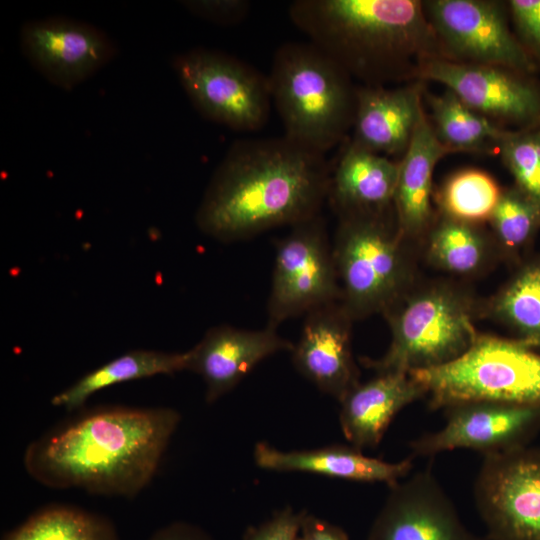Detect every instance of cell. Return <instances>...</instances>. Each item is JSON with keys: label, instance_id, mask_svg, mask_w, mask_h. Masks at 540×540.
Instances as JSON below:
<instances>
[{"label": "cell", "instance_id": "6da1fadb", "mask_svg": "<svg viewBox=\"0 0 540 540\" xmlns=\"http://www.w3.org/2000/svg\"><path fill=\"white\" fill-rule=\"evenodd\" d=\"M180 419L168 407L83 410L29 443L23 464L49 488L132 498L156 474Z\"/></svg>", "mask_w": 540, "mask_h": 540}, {"label": "cell", "instance_id": "7a4b0ae2", "mask_svg": "<svg viewBox=\"0 0 540 540\" xmlns=\"http://www.w3.org/2000/svg\"><path fill=\"white\" fill-rule=\"evenodd\" d=\"M330 173L325 155L285 136L237 140L212 175L196 224L226 243L291 227L320 214Z\"/></svg>", "mask_w": 540, "mask_h": 540}, {"label": "cell", "instance_id": "3957f363", "mask_svg": "<svg viewBox=\"0 0 540 540\" xmlns=\"http://www.w3.org/2000/svg\"><path fill=\"white\" fill-rule=\"evenodd\" d=\"M292 23L361 85L413 80L418 66L443 58L419 0H296Z\"/></svg>", "mask_w": 540, "mask_h": 540}, {"label": "cell", "instance_id": "277c9868", "mask_svg": "<svg viewBox=\"0 0 540 540\" xmlns=\"http://www.w3.org/2000/svg\"><path fill=\"white\" fill-rule=\"evenodd\" d=\"M267 76L286 138L323 155L346 138L357 85L319 48L309 41L282 44Z\"/></svg>", "mask_w": 540, "mask_h": 540}, {"label": "cell", "instance_id": "5b68a950", "mask_svg": "<svg viewBox=\"0 0 540 540\" xmlns=\"http://www.w3.org/2000/svg\"><path fill=\"white\" fill-rule=\"evenodd\" d=\"M481 301L450 281L416 283L384 313L391 342L379 359L362 358L377 373L433 368L464 354L478 332Z\"/></svg>", "mask_w": 540, "mask_h": 540}, {"label": "cell", "instance_id": "8992f818", "mask_svg": "<svg viewBox=\"0 0 540 540\" xmlns=\"http://www.w3.org/2000/svg\"><path fill=\"white\" fill-rule=\"evenodd\" d=\"M338 218L332 249L340 304L353 321L384 314L417 283L413 246L399 235L394 211Z\"/></svg>", "mask_w": 540, "mask_h": 540}, {"label": "cell", "instance_id": "52a82bcc", "mask_svg": "<svg viewBox=\"0 0 540 540\" xmlns=\"http://www.w3.org/2000/svg\"><path fill=\"white\" fill-rule=\"evenodd\" d=\"M409 375L426 390L430 409L469 401L540 408V352L513 338L478 332L454 361Z\"/></svg>", "mask_w": 540, "mask_h": 540}, {"label": "cell", "instance_id": "ba28073f", "mask_svg": "<svg viewBox=\"0 0 540 540\" xmlns=\"http://www.w3.org/2000/svg\"><path fill=\"white\" fill-rule=\"evenodd\" d=\"M173 68L195 109L236 131L262 128L272 99L268 76L224 52L194 48L177 55Z\"/></svg>", "mask_w": 540, "mask_h": 540}, {"label": "cell", "instance_id": "9c48e42d", "mask_svg": "<svg viewBox=\"0 0 540 540\" xmlns=\"http://www.w3.org/2000/svg\"><path fill=\"white\" fill-rule=\"evenodd\" d=\"M332 245L321 214L291 226L275 242V259L267 304V325L340 302Z\"/></svg>", "mask_w": 540, "mask_h": 540}, {"label": "cell", "instance_id": "30bf717a", "mask_svg": "<svg viewBox=\"0 0 540 540\" xmlns=\"http://www.w3.org/2000/svg\"><path fill=\"white\" fill-rule=\"evenodd\" d=\"M423 7L442 59L502 66L529 75L540 70L511 29L506 1L427 0Z\"/></svg>", "mask_w": 540, "mask_h": 540}, {"label": "cell", "instance_id": "8fae6325", "mask_svg": "<svg viewBox=\"0 0 540 540\" xmlns=\"http://www.w3.org/2000/svg\"><path fill=\"white\" fill-rule=\"evenodd\" d=\"M474 497L489 540H540V447L484 455Z\"/></svg>", "mask_w": 540, "mask_h": 540}, {"label": "cell", "instance_id": "7c38bea8", "mask_svg": "<svg viewBox=\"0 0 540 540\" xmlns=\"http://www.w3.org/2000/svg\"><path fill=\"white\" fill-rule=\"evenodd\" d=\"M413 79L443 84L469 108L502 128L540 126V80L535 75L431 58L418 66Z\"/></svg>", "mask_w": 540, "mask_h": 540}, {"label": "cell", "instance_id": "4fadbf2b", "mask_svg": "<svg viewBox=\"0 0 540 540\" xmlns=\"http://www.w3.org/2000/svg\"><path fill=\"white\" fill-rule=\"evenodd\" d=\"M440 430L410 443L411 456H434L458 448L484 455L528 444L540 430V408L494 401H469L445 408Z\"/></svg>", "mask_w": 540, "mask_h": 540}, {"label": "cell", "instance_id": "5bb4252c", "mask_svg": "<svg viewBox=\"0 0 540 540\" xmlns=\"http://www.w3.org/2000/svg\"><path fill=\"white\" fill-rule=\"evenodd\" d=\"M21 48L32 66L50 83L71 90L109 63L115 43L86 22L50 17L25 23Z\"/></svg>", "mask_w": 540, "mask_h": 540}, {"label": "cell", "instance_id": "9a60e30c", "mask_svg": "<svg viewBox=\"0 0 540 540\" xmlns=\"http://www.w3.org/2000/svg\"><path fill=\"white\" fill-rule=\"evenodd\" d=\"M367 540H481L462 522L430 468L390 487Z\"/></svg>", "mask_w": 540, "mask_h": 540}, {"label": "cell", "instance_id": "2e32d148", "mask_svg": "<svg viewBox=\"0 0 540 540\" xmlns=\"http://www.w3.org/2000/svg\"><path fill=\"white\" fill-rule=\"evenodd\" d=\"M352 322L340 302L316 308L306 314L291 350L299 374L338 401L360 383L352 354Z\"/></svg>", "mask_w": 540, "mask_h": 540}, {"label": "cell", "instance_id": "e0dca14e", "mask_svg": "<svg viewBox=\"0 0 540 540\" xmlns=\"http://www.w3.org/2000/svg\"><path fill=\"white\" fill-rule=\"evenodd\" d=\"M293 345L269 325L258 330L218 325L208 329L187 351L186 370L202 377L205 400L213 403L234 389L260 362L282 351L291 352Z\"/></svg>", "mask_w": 540, "mask_h": 540}, {"label": "cell", "instance_id": "ac0fdd59", "mask_svg": "<svg viewBox=\"0 0 540 540\" xmlns=\"http://www.w3.org/2000/svg\"><path fill=\"white\" fill-rule=\"evenodd\" d=\"M423 94L421 81L395 88L358 85L351 141L389 158H402L424 112Z\"/></svg>", "mask_w": 540, "mask_h": 540}, {"label": "cell", "instance_id": "d6986e66", "mask_svg": "<svg viewBox=\"0 0 540 540\" xmlns=\"http://www.w3.org/2000/svg\"><path fill=\"white\" fill-rule=\"evenodd\" d=\"M450 153L436 137L424 111L405 154L399 159L394 196L397 231L412 246L421 244L435 219L431 201L433 173L439 160Z\"/></svg>", "mask_w": 540, "mask_h": 540}, {"label": "cell", "instance_id": "ffe728a7", "mask_svg": "<svg viewBox=\"0 0 540 540\" xmlns=\"http://www.w3.org/2000/svg\"><path fill=\"white\" fill-rule=\"evenodd\" d=\"M425 397L426 390L409 373H377L339 401L342 433L360 450L376 448L396 414Z\"/></svg>", "mask_w": 540, "mask_h": 540}, {"label": "cell", "instance_id": "44dd1931", "mask_svg": "<svg viewBox=\"0 0 540 540\" xmlns=\"http://www.w3.org/2000/svg\"><path fill=\"white\" fill-rule=\"evenodd\" d=\"M253 459L259 468L268 471L312 473L349 481L385 483L389 487L400 482L413 468V456L387 462L368 457L352 445L340 444L282 451L266 442H258Z\"/></svg>", "mask_w": 540, "mask_h": 540}, {"label": "cell", "instance_id": "7402d4cb", "mask_svg": "<svg viewBox=\"0 0 540 540\" xmlns=\"http://www.w3.org/2000/svg\"><path fill=\"white\" fill-rule=\"evenodd\" d=\"M398 174L399 160L350 140L331 170L327 200L338 217L394 211Z\"/></svg>", "mask_w": 540, "mask_h": 540}, {"label": "cell", "instance_id": "603a6c76", "mask_svg": "<svg viewBox=\"0 0 540 540\" xmlns=\"http://www.w3.org/2000/svg\"><path fill=\"white\" fill-rule=\"evenodd\" d=\"M420 245L430 266L461 277L479 275L501 260L491 233L482 225L439 213Z\"/></svg>", "mask_w": 540, "mask_h": 540}, {"label": "cell", "instance_id": "cb8c5ba5", "mask_svg": "<svg viewBox=\"0 0 540 540\" xmlns=\"http://www.w3.org/2000/svg\"><path fill=\"white\" fill-rule=\"evenodd\" d=\"M480 317L500 323L511 338L540 352V252L524 260L495 294L481 301Z\"/></svg>", "mask_w": 540, "mask_h": 540}, {"label": "cell", "instance_id": "d4e9b609", "mask_svg": "<svg viewBox=\"0 0 540 540\" xmlns=\"http://www.w3.org/2000/svg\"><path fill=\"white\" fill-rule=\"evenodd\" d=\"M186 352L137 349L128 351L83 375L54 395L51 404L67 411L81 408L94 393L115 384L186 370Z\"/></svg>", "mask_w": 540, "mask_h": 540}, {"label": "cell", "instance_id": "484cf974", "mask_svg": "<svg viewBox=\"0 0 540 540\" xmlns=\"http://www.w3.org/2000/svg\"><path fill=\"white\" fill-rule=\"evenodd\" d=\"M426 94L429 118L440 143L451 153L497 155L509 129L502 128L464 104L452 91Z\"/></svg>", "mask_w": 540, "mask_h": 540}, {"label": "cell", "instance_id": "4316f807", "mask_svg": "<svg viewBox=\"0 0 540 540\" xmlns=\"http://www.w3.org/2000/svg\"><path fill=\"white\" fill-rule=\"evenodd\" d=\"M489 224L500 259L516 268L532 255L540 231V204L515 185L503 188Z\"/></svg>", "mask_w": 540, "mask_h": 540}, {"label": "cell", "instance_id": "83f0119b", "mask_svg": "<svg viewBox=\"0 0 540 540\" xmlns=\"http://www.w3.org/2000/svg\"><path fill=\"white\" fill-rule=\"evenodd\" d=\"M3 540H119L107 518L87 510L62 504L43 507Z\"/></svg>", "mask_w": 540, "mask_h": 540}, {"label": "cell", "instance_id": "f1b7e54d", "mask_svg": "<svg viewBox=\"0 0 540 540\" xmlns=\"http://www.w3.org/2000/svg\"><path fill=\"white\" fill-rule=\"evenodd\" d=\"M502 190L487 172L474 168L457 171L434 194L437 213L460 222L482 225L489 222Z\"/></svg>", "mask_w": 540, "mask_h": 540}, {"label": "cell", "instance_id": "f546056e", "mask_svg": "<svg viewBox=\"0 0 540 540\" xmlns=\"http://www.w3.org/2000/svg\"><path fill=\"white\" fill-rule=\"evenodd\" d=\"M499 155L514 179V184L540 204V126L508 130Z\"/></svg>", "mask_w": 540, "mask_h": 540}, {"label": "cell", "instance_id": "4dcf8cb0", "mask_svg": "<svg viewBox=\"0 0 540 540\" xmlns=\"http://www.w3.org/2000/svg\"><path fill=\"white\" fill-rule=\"evenodd\" d=\"M506 2L517 39L540 68V0Z\"/></svg>", "mask_w": 540, "mask_h": 540}, {"label": "cell", "instance_id": "1f68e13d", "mask_svg": "<svg viewBox=\"0 0 540 540\" xmlns=\"http://www.w3.org/2000/svg\"><path fill=\"white\" fill-rule=\"evenodd\" d=\"M305 510L285 506L258 525L248 527L242 540H297Z\"/></svg>", "mask_w": 540, "mask_h": 540}, {"label": "cell", "instance_id": "d6a6232c", "mask_svg": "<svg viewBox=\"0 0 540 540\" xmlns=\"http://www.w3.org/2000/svg\"><path fill=\"white\" fill-rule=\"evenodd\" d=\"M180 3L192 15L222 26L243 22L251 9L247 0H186Z\"/></svg>", "mask_w": 540, "mask_h": 540}, {"label": "cell", "instance_id": "836d02e7", "mask_svg": "<svg viewBox=\"0 0 540 540\" xmlns=\"http://www.w3.org/2000/svg\"><path fill=\"white\" fill-rule=\"evenodd\" d=\"M297 540H350L340 527L305 511Z\"/></svg>", "mask_w": 540, "mask_h": 540}, {"label": "cell", "instance_id": "e575fe53", "mask_svg": "<svg viewBox=\"0 0 540 540\" xmlns=\"http://www.w3.org/2000/svg\"><path fill=\"white\" fill-rule=\"evenodd\" d=\"M148 540H213V538L194 524L175 521L156 530Z\"/></svg>", "mask_w": 540, "mask_h": 540}]
</instances>
